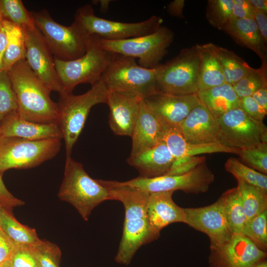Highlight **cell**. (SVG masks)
<instances>
[{"label": "cell", "instance_id": "1", "mask_svg": "<svg viewBox=\"0 0 267 267\" xmlns=\"http://www.w3.org/2000/svg\"><path fill=\"white\" fill-rule=\"evenodd\" d=\"M109 189L110 200L121 202L125 208L123 234L115 261L128 265L143 245L157 239L160 234L150 226L147 204L150 193L120 184L117 181L98 180Z\"/></svg>", "mask_w": 267, "mask_h": 267}, {"label": "cell", "instance_id": "2", "mask_svg": "<svg viewBox=\"0 0 267 267\" xmlns=\"http://www.w3.org/2000/svg\"><path fill=\"white\" fill-rule=\"evenodd\" d=\"M7 72L19 116L35 123H58V104L51 99V90L36 76L26 59L18 61Z\"/></svg>", "mask_w": 267, "mask_h": 267}, {"label": "cell", "instance_id": "3", "mask_svg": "<svg viewBox=\"0 0 267 267\" xmlns=\"http://www.w3.org/2000/svg\"><path fill=\"white\" fill-rule=\"evenodd\" d=\"M58 196L73 206L86 221L95 207L110 200L109 188L91 178L83 165L71 157L66 158L64 177Z\"/></svg>", "mask_w": 267, "mask_h": 267}, {"label": "cell", "instance_id": "4", "mask_svg": "<svg viewBox=\"0 0 267 267\" xmlns=\"http://www.w3.org/2000/svg\"><path fill=\"white\" fill-rule=\"evenodd\" d=\"M108 90L101 80L81 95L72 93L60 95L58 124L64 140L66 158L71 157L73 147L84 127L91 108L106 103Z\"/></svg>", "mask_w": 267, "mask_h": 267}, {"label": "cell", "instance_id": "5", "mask_svg": "<svg viewBox=\"0 0 267 267\" xmlns=\"http://www.w3.org/2000/svg\"><path fill=\"white\" fill-rule=\"evenodd\" d=\"M35 26L54 58L64 61L77 59L87 51L91 38L76 21L68 26L54 20L44 9L31 12Z\"/></svg>", "mask_w": 267, "mask_h": 267}, {"label": "cell", "instance_id": "6", "mask_svg": "<svg viewBox=\"0 0 267 267\" xmlns=\"http://www.w3.org/2000/svg\"><path fill=\"white\" fill-rule=\"evenodd\" d=\"M115 55L101 48L98 36L91 35L87 51L80 57L69 61L54 58L63 89L62 94L72 93L74 88L80 84L89 83L92 86L100 81Z\"/></svg>", "mask_w": 267, "mask_h": 267}, {"label": "cell", "instance_id": "7", "mask_svg": "<svg viewBox=\"0 0 267 267\" xmlns=\"http://www.w3.org/2000/svg\"><path fill=\"white\" fill-rule=\"evenodd\" d=\"M100 80L108 91L129 93L142 99L158 91L156 68L143 67L135 58L119 54H116Z\"/></svg>", "mask_w": 267, "mask_h": 267}, {"label": "cell", "instance_id": "8", "mask_svg": "<svg viewBox=\"0 0 267 267\" xmlns=\"http://www.w3.org/2000/svg\"><path fill=\"white\" fill-rule=\"evenodd\" d=\"M174 38L173 32L161 26L151 34L129 39L108 41L99 37V43L106 51L138 58L140 66L153 69L159 65L167 54Z\"/></svg>", "mask_w": 267, "mask_h": 267}, {"label": "cell", "instance_id": "9", "mask_svg": "<svg viewBox=\"0 0 267 267\" xmlns=\"http://www.w3.org/2000/svg\"><path fill=\"white\" fill-rule=\"evenodd\" d=\"M61 139L29 140L18 137L0 138V173L11 169L37 167L58 153Z\"/></svg>", "mask_w": 267, "mask_h": 267}, {"label": "cell", "instance_id": "10", "mask_svg": "<svg viewBox=\"0 0 267 267\" xmlns=\"http://www.w3.org/2000/svg\"><path fill=\"white\" fill-rule=\"evenodd\" d=\"M198 66L197 44L181 49L176 57L155 68L158 91L179 95L197 93Z\"/></svg>", "mask_w": 267, "mask_h": 267}, {"label": "cell", "instance_id": "11", "mask_svg": "<svg viewBox=\"0 0 267 267\" xmlns=\"http://www.w3.org/2000/svg\"><path fill=\"white\" fill-rule=\"evenodd\" d=\"M74 21L89 35H96L108 41L123 40L151 34L161 26L163 22L162 18L156 15L134 23L107 20L96 16L90 4L77 9Z\"/></svg>", "mask_w": 267, "mask_h": 267}, {"label": "cell", "instance_id": "12", "mask_svg": "<svg viewBox=\"0 0 267 267\" xmlns=\"http://www.w3.org/2000/svg\"><path fill=\"white\" fill-rule=\"evenodd\" d=\"M215 180L214 175L206 161L192 170L181 175H164L148 178L138 177L125 181L123 185L149 193L182 190L187 193L199 194L207 191Z\"/></svg>", "mask_w": 267, "mask_h": 267}, {"label": "cell", "instance_id": "13", "mask_svg": "<svg viewBox=\"0 0 267 267\" xmlns=\"http://www.w3.org/2000/svg\"><path fill=\"white\" fill-rule=\"evenodd\" d=\"M219 142L232 148L242 149L267 142V128L263 122L251 118L240 107L220 116Z\"/></svg>", "mask_w": 267, "mask_h": 267}, {"label": "cell", "instance_id": "14", "mask_svg": "<svg viewBox=\"0 0 267 267\" xmlns=\"http://www.w3.org/2000/svg\"><path fill=\"white\" fill-rule=\"evenodd\" d=\"M25 37V59L38 79L51 91L63 93L54 57L36 27H22Z\"/></svg>", "mask_w": 267, "mask_h": 267}, {"label": "cell", "instance_id": "15", "mask_svg": "<svg viewBox=\"0 0 267 267\" xmlns=\"http://www.w3.org/2000/svg\"><path fill=\"white\" fill-rule=\"evenodd\" d=\"M184 210L185 223L208 236L211 250L225 244L234 234L228 226L219 199L207 206L184 208Z\"/></svg>", "mask_w": 267, "mask_h": 267}, {"label": "cell", "instance_id": "16", "mask_svg": "<svg viewBox=\"0 0 267 267\" xmlns=\"http://www.w3.org/2000/svg\"><path fill=\"white\" fill-rule=\"evenodd\" d=\"M164 127H178L200 103L197 93L179 95L158 91L142 99Z\"/></svg>", "mask_w": 267, "mask_h": 267}, {"label": "cell", "instance_id": "17", "mask_svg": "<svg viewBox=\"0 0 267 267\" xmlns=\"http://www.w3.org/2000/svg\"><path fill=\"white\" fill-rule=\"evenodd\" d=\"M266 258L267 252L237 234L219 248L211 250L208 263L209 267H251Z\"/></svg>", "mask_w": 267, "mask_h": 267}, {"label": "cell", "instance_id": "18", "mask_svg": "<svg viewBox=\"0 0 267 267\" xmlns=\"http://www.w3.org/2000/svg\"><path fill=\"white\" fill-rule=\"evenodd\" d=\"M142 100L131 93L108 91L109 124L115 134L131 136Z\"/></svg>", "mask_w": 267, "mask_h": 267}, {"label": "cell", "instance_id": "19", "mask_svg": "<svg viewBox=\"0 0 267 267\" xmlns=\"http://www.w3.org/2000/svg\"><path fill=\"white\" fill-rule=\"evenodd\" d=\"M178 128L184 139L189 143L219 142L218 119L201 103L191 111Z\"/></svg>", "mask_w": 267, "mask_h": 267}, {"label": "cell", "instance_id": "20", "mask_svg": "<svg viewBox=\"0 0 267 267\" xmlns=\"http://www.w3.org/2000/svg\"><path fill=\"white\" fill-rule=\"evenodd\" d=\"M0 128L3 137H18L29 140L62 139L58 123H39L22 118L18 112L13 113L2 121Z\"/></svg>", "mask_w": 267, "mask_h": 267}, {"label": "cell", "instance_id": "21", "mask_svg": "<svg viewBox=\"0 0 267 267\" xmlns=\"http://www.w3.org/2000/svg\"><path fill=\"white\" fill-rule=\"evenodd\" d=\"M173 193L160 192L149 194L146 208L147 217L151 227L158 234L171 223H185L184 208L179 207L173 201Z\"/></svg>", "mask_w": 267, "mask_h": 267}, {"label": "cell", "instance_id": "22", "mask_svg": "<svg viewBox=\"0 0 267 267\" xmlns=\"http://www.w3.org/2000/svg\"><path fill=\"white\" fill-rule=\"evenodd\" d=\"M164 127L142 100L131 137V155L151 148L163 141Z\"/></svg>", "mask_w": 267, "mask_h": 267}, {"label": "cell", "instance_id": "23", "mask_svg": "<svg viewBox=\"0 0 267 267\" xmlns=\"http://www.w3.org/2000/svg\"><path fill=\"white\" fill-rule=\"evenodd\" d=\"M174 160L166 144L162 141L153 147L130 155L127 162L138 171L140 177L152 178L166 175Z\"/></svg>", "mask_w": 267, "mask_h": 267}, {"label": "cell", "instance_id": "24", "mask_svg": "<svg viewBox=\"0 0 267 267\" xmlns=\"http://www.w3.org/2000/svg\"><path fill=\"white\" fill-rule=\"evenodd\" d=\"M163 141L175 159L202 154L228 153L238 155L240 149L225 146L219 142L191 144L185 141L178 127H163Z\"/></svg>", "mask_w": 267, "mask_h": 267}, {"label": "cell", "instance_id": "25", "mask_svg": "<svg viewBox=\"0 0 267 267\" xmlns=\"http://www.w3.org/2000/svg\"><path fill=\"white\" fill-rule=\"evenodd\" d=\"M241 46L248 48L267 63V44L253 18L232 19L223 30Z\"/></svg>", "mask_w": 267, "mask_h": 267}, {"label": "cell", "instance_id": "26", "mask_svg": "<svg viewBox=\"0 0 267 267\" xmlns=\"http://www.w3.org/2000/svg\"><path fill=\"white\" fill-rule=\"evenodd\" d=\"M197 46L199 52L197 92L225 83L215 44L207 43Z\"/></svg>", "mask_w": 267, "mask_h": 267}, {"label": "cell", "instance_id": "27", "mask_svg": "<svg viewBox=\"0 0 267 267\" xmlns=\"http://www.w3.org/2000/svg\"><path fill=\"white\" fill-rule=\"evenodd\" d=\"M200 103L219 118L228 111L239 107V98L233 87L226 83L197 93Z\"/></svg>", "mask_w": 267, "mask_h": 267}, {"label": "cell", "instance_id": "28", "mask_svg": "<svg viewBox=\"0 0 267 267\" xmlns=\"http://www.w3.org/2000/svg\"><path fill=\"white\" fill-rule=\"evenodd\" d=\"M0 228L16 246H34L42 241L34 228L20 223L15 218L12 214L11 209L2 207Z\"/></svg>", "mask_w": 267, "mask_h": 267}, {"label": "cell", "instance_id": "29", "mask_svg": "<svg viewBox=\"0 0 267 267\" xmlns=\"http://www.w3.org/2000/svg\"><path fill=\"white\" fill-rule=\"evenodd\" d=\"M7 37L2 70L8 71L18 61L25 59V37L23 28L10 21L2 20Z\"/></svg>", "mask_w": 267, "mask_h": 267}, {"label": "cell", "instance_id": "30", "mask_svg": "<svg viewBox=\"0 0 267 267\" xmlns=\"http://www.w3.org/2000/svg\"><path fill=\"white\" fill-rule=\"evenodd\" d=\"M219 200L232 232L241 234L247 220L237 186L226 190Z\"/></svg>", "mask_w": 267, "mask_h": 267}, {"label": "cell", "instance_id": "31", "mask_svg": "<svg viewBox=\"0 0 267 267\" xmlns=\"http://www.w3.org/2000/svg\"><path fill=\"white\" fill-rule=\"evenodd\" d=\"M215 50L226 84L233 86L252 68L245 60L230 50L216 44Z\"/></svg>", "mask_w": 267, "mask_h": 267}, {"label": "cell", "instance_id": "32", "mask_svg": "<svg viewBox=\"0 0 267 267\" xmlns=\"http://www.w3.org/2000/svg\"><path fill=\"white\" fill-rule=\"evenodd\" d=\"M237 181L247 221L267 210V192L242 181Z\"/></svg>", "mask_w": 267, "mask_h": 267}, {"label": "cell", "instance_id": "33", "mask_svg": "<svg viewBox=\"0 0 267 267\" xmlns=\"http://www.w3.org/2000/svg\"><path fill=\"white\" fill-rule=\"evenodd\" d=\"M224 167L226 171L231 174L237 180L242 181L267 192V175L256 171L233 157L227 160Z\"/></svg>", "mask_w": 267, "mask_h": 267}, {"label": "cell", "instance_id": "34", "mask_svg": "<svg viewBox=\"0 0 267 267\" xmlns=\"http://www.w3.org/2000/svg\"><path fill=\"white\" fill-rule=\"evenodd\" d=\"M267 86V63H262L261 66L251 68L248 73L233 88L239 98L251 96L260 88Z\"/></svg>", "mask_w": 267, "mask_h": 267}, {"label": "cell", "instance_id": "35", "mask_svg": "<svg viewBox=\"0 0 267 267\" xmlns=\"http://www.w3.org/2000/svg\"><path fill=\"white\" fill-rule=\"evenodd\" d=\"M0 16L21 27H36L31 12L25 8L21 0H0Z\"/></svg>", "mask_w": 267, "mask_h": 267}, {"label": "cell", "instance_id": "36", "mask_svg": "<svg viewBox=\"0 0 267 267\" xmlns=\"http://www.w3.org/2000/svg\"><path fill=\"white\" fill-rule=\"evenodd\" d=\"M233 0H209L206 16L214 27L223 31L232 19Z\"/></svg>", "mask_w": 267, "mask_h": 267}, {"label": "cell", "instance_id": "37", "mask_svg": "<svg viewBox=\"0 0 267 267\" xmlns=\"http://www.w3.org/2000/svg\"><path fill=\"white\" fill-rule=\"evenodd\" d=\"M241 234L259 249L267 250V210L246 222Z\"/></svg>", "mask_w": 267, "mask_h": 267}, {"label": "cell", "instance_id": "38", "mask_svg": "<svg viewBox=\"0 0 267 267\" xmlns=\"http://www.w3.org/2000/svg\"><path fill=\"white\" fill-rule=\"evenodd\" d=\"M18 112L16 95L7 71L0 70V126L9 115Z\"/></svg>", "mask_w": 267, "mask_h": 267}, {"label": "cell", "instance_id": "39", "mask_svg": "<svg viewBox=\"0 0 267 267\" xmlns=\"http://www.w3.org/2000/svg\"><path fill=\"white\" fill-rule=\"evenodd\" d=\"M238 155L248 167L267 174V142H262L250 147L240 149Z\"/></svg>", "mask_w": 267, "mask_h": 267}, {"label": "cell", "instance_id": "40", "mask_svg": "<svg viewBox=\"0 0 267 267\" xmlns=\"http://www.w3.org/2000/svg\"><path fill=\"white\" fill-rule=\"evenodd\" d=\"M33 247L41 267H59L61 252L57 245L42 241Z\"/></svg>", "mask_w": 267, "mask_h": 267}, {"label": "cell", "instance_id": "41", "mask_svg": "<svg viewBox=\"0 0 267 267\" xmlns=\"http://www.w3.org/2000/svg\"><path fill=\"white\" fill-rule=\"evenodd\" d=\"M12 267H41L33 246H17L10 259Z\"/></svg>", "mask_w": 267, "mask_h": 267}, {"label": "cell", "instance_id": "42", "mask_svg": "<svg viewBox=\"0 0 267 267\" xmlns=\"http://www.w3.org/2000/svg\"><path fill=\"white\" fill-rule=\"evenodd\" d=\"M206 161L204 156H186L175 159L174 163L166 175H178L186 173Z\"/></svg>", "mask_w": 267, "mask_h": 267}, {"label": "cell", "instance_id": "43", "mask_svg": "<svg viewBox=\"0 0 267 267\" xmlns=\"http://www.w3.org/2000/svg\"><path fill=\"white\" fill-rule=\"evenodd\" d=\"M239 107L254 119L263 122L267 114V110L258 104L251 96L239 98Z\"/></svg>", "mask_w": 267, "mask_h": 267}, {"label": "cell", "instance_id": "44", "mask_svg": "<svg viewBox=\"0 0 267 267\" xmlns=\"http://www.w3.org/2000/svg\"><path fill=\"white\" fill-rule=\"evenodd\" d=\"M0 202L3 207L11 209L13 207L21 206L25 202L14 196L7 189L2 179V174L0 173Z\"/></svg>", "mask_w": 267, "mask_h": 267}, {"label": "cell", "instance_id": "45", "mask_svg": "<svg viewBox=\"0 0 267 267\" xmlns=\"http://www.w3.org/2000/svg\"><path fill=\"white\" fill-rule=\"evenodd\" d=\"M233 19H253V8L248 0H233Z\"/></svg>", "mask_w": 267, "mask_h": 267}, {"label": "cell", "instance_id": "46", "mask_svg": "<svg viewBox=\"0 0 267 267\" xmlns=\"http://www.w3.org/2000/svg\"><path fill=\"white\" fill-rule=\"evenodd\" d=\"M16 246L0 228V264L11 259Z\"/></svg>", "mask_w": 267, "mask_h": 267}, {"label": "cell", "instance_id": "47", "mask_svg": "<svg viewBox=\"0 0 267 267\" xmlns=\"http://www.w3.org/2000/svg\"><path fill=\"white\" fill-rule=\"evenodd\" d=\"M253 19L264 42L267 43V13L253 8Z\"/></svg>", "mask_w": 267, "mask_h": 267}, {"label": "cell", "instance_id": "48", "mask_svg": "<svg viewBox=\"0 0 267 267\" xmlns=\"http://www.w3.org/2000/svg\"><path fill=\"white\" fill-rule=\"evenodd\" d=\"M184 0H174L170 2L167 6L168 13L174 17L183 18V9L184 6Z\"/></svg>", "mask_w": 267, "mask_h": 267}, {"label": "cell", "instance_id": "49", "mask_svg": "<svg viewBox=\"0 0 267 267\" xmlns=\"http://www.w3.org/2000/svg\"><path fill=\"white\" fill-rule=\"evenodd\" d=\"M251 96L258 104L267 110V86L258 89Z\"/></svg>", "mask_w": 267, "mask_h": 267}, {"label": "cell", "instance_id": "50", "mask_svg": "<svg viewBox=\"0 0 267 267\" xmlns=\"http://www.w3.org/2000/svg\"><path fill=\"white\" fill-rule=\"evenodd\" d=\"M7 46V37L3 25L0 27V70H2V63Z\"/></svg>", "mask_w": 267, "mask_h": 267}, {"label": "cell", "instance_id": "51", "mask_svg": "<svg viewBox=\"0 0 267 267\" xmlns=\"http://www.w3.org/2000/svg\"><path fill=\"white\" fill-rule=\"evenodd\" d=\"M252 7L256 10L267 13V0H248Z\"/></svg>", "mask_w": 267, "mask_h": 267}, {"label": "cell", "instance_id": "52", "mask_svg": "<svg viewBox=\"0 0 267 267\" xmlns=\"http://www.w3.org/2000/svg\"><path fill=\"white\" fill-rule=\"evenodd\" d=\"M100 3V10L102 11L106 12L109 8V6L111 0H100L98 1Z\"/></svg>", "mask_w": 267, "mask_h": 267}, {"label": "cell", "instance_id": "53", "mask_svg": "<svg viewBox=\"0 0 267 267\" xmlns=\"http://www.w3.org/2000/svg\"><path fill=\"white\" fill-rule=\"evenodd\" d=\"M251 267H267V261L266 259H265L259 262Z\"/></svg>", "mask_w": 267, "mask_h": 267}, {"label": "cell", "instance_id": "54", "mask_svg": "<svg viewBox=\"0 0 267 267\" xmlns=\"http://www.w3.org/2000/svg\"><path fill=\"white\" fill-rule=\"evenodd\" d=\"M0 267H12L10 259L0 264Z\"/></svg>", "mask_w": 267, "mask_h": 267}, {"label": "cell", "instance_id": "55", "mask_svg": "<svg viewBox=\"0 0 267 267\" xmlns=\"http://www.w3.org/2000/svg\"><path fill=\"white\" fill-rule=\"evenodd\" d=\"M2 25V19L0 16V27H1Z\"/></svg>", "mask_w": 267, "mask_h": 267}, {"label": "cell", "instance_id": "56", "mask_svg": "<svg viewBox=\"0 0 267 267\" xmlns=\"http://www.w3.org/2000/svg\"><path fill=\"white\" fill-rule=\"evenodd\" d=\"M2 207H3V206H2V205H1V204L0 202V210H1V209Z\"/></svg>", "mask_w": 267, "mask_h": 267}, {"label": "cell", "instance_id": "57", "mask_svg": "<svg viewBox=\"0 0 267 267\" xmlns=\"http://www.w3.org/2000/svg\"><path fill=\"white\" fill-rule=\"evenodd\" d=\"M2 134H1V130H0V138L2 137Z\"/></svg>", "mask_w": 267, "mask_h": 267}]
</instances>
